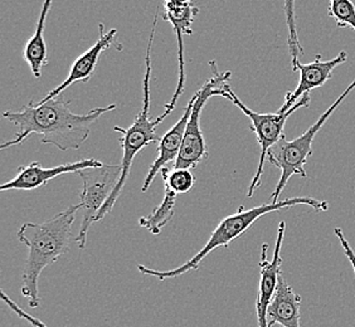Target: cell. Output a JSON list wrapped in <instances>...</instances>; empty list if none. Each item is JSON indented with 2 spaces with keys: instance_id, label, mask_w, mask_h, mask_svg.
Instances as JSON below:
<instances>
[{
  "instance_id": "7c38bea8",
  "label": "cell",
  "mask_w": 355,
  "mask_h": 327,
  "mask_svg": "<svg viewBox=\"0 0 355 327\" xmlns=\"http://www.w3.org/2000/svg\"><path fill=\"white\" fill-rule=\"evenodd\" d=\"M98 32H100V37L96 41L95 44L91 46V48H89L86 52H83V55L73 62L71 71H69V77L62 82L60 86L49 91L42 101H48L51 98H55L57 96L62 95V92L64 89H69V86H72L76 82L87 83L95 73L96 66H97L100 55L103 51L115 47V46L123 49V46L116 43L117 29H110L107 33H105V26L100 24Z\"/></svg>"
},
{
  "instance_id": "44dd1931",
  "label": "cell",
  "mask_w": 355,
  "mask_h": 327,
  "mask_svg": "<svg viewBox=\"0 0 355 327\" xmlns=\"http://www.w3.org/2000/svg\"><path fill=\"white\" fill-rule=\"evenodd\" d=\"M1 300L4 301L6 303H7L8 306L12 308V311L13 312H15V314L18 315L21 319H23V320L27 321V322H29L32 326L35 327H48L43 321L38 320L37 317H35V316H32V315L28 314V312H26L23 308H21V307L18 306L15 302H14L13 300H10L9 297H8L7 293L4 292V291H1Z\"/></svg>"
},
{
  "instance_id": "30bf717a",
  "label": "cell",
  "mask_w": 355,
  "mask_h": 327,
  "mask_svg": "<svg viewBox=\"0 0 355 327\" xmlns=\"http://www.w3.org/2000/svg\"><path fill=\"white\" fill-rule=\"evenodd\" d=\"M347 60H348V53L345 51H342L339 55H335L333 60H329V61H322L321 55H318L311 63L302 64L299 62L296 66V71L300 72V80L297 83V87L294 91L287 92L284 105L277 112L285 114L304 96L309 95L313 89L324 86L333 77V71L338 66L345 63Z\"/></svg>"
},
{
  "instance_id": "4fadbf2b",
  "label": "cell",
  "mask_w": 355,
  "mask_h": 327,
  "mask_svg": "<svg viewBox=\"0 0 355 327\" xmlns=\"http://www.w3.org/2000/svg\"><path fill=\"white\" fill-rule=\"evenodd\" d=\"M196 98H197V95L191 97V101L188 103L187 107L184 109L183 116L180 117L178 120V123L165 134L164 136H162V139H160V141L157 143V157L149 168V173L145 177L141 191H146L150 188L151 183L154 182L157 173L162 171V169L165 168L168 164L171 163V161L175 163L178 155L180 152V149H182V143L184 140L185 130H187V125L189 121Z\"/></svg>"
},
{
  "instance_id": "6da1fadb",
  "label": "cell",
  "mask_w": 355,
  "mask_h": 327,
  "mask_svg": "<svg viewBox=\"0 0 355 327\" xmlns=\"http://www.w3.org/2000/svg\"><path fill=\"white\" fill-rule=\"evenodd\" d=\"M71 101L63 95L48 101H31L19 111H7L3 117L18 127L13 139L0 146L6 150L27 140L31 135H38L40 141L53 145L62 151L77 150L89 139L91 126L117 105L91 109L85 115L71 111Z\"/></svg>"
},
{
  "instance_id": "ac0fdd59",
  "label": "cell",
  "mask_w": 355,
  "mask_h": 327,
  "mask_svg": "<svg viewBox=\"0 0 355 327\" xmlns=\"http://www.w3.org/2000/svg\"><path fill=\"white\" fill-rule=\"evenodd\" d=\"M285 15H286L287 29H288V37H287V44L288 51L291 55V66L293 71H296V66L300 62L299 57L304 55V49L301 47L296 28V17H295V0H285Z\"/></svg>"
},
{
  "instance_id": "ffe728a7",
  "label": "cell",
  "mask_w": 355,
  "mask_h": 327,
  "mask_svg": "<svg viewBox=\"0 0 355 327\" xmlns=\"http://www.w3.org/2000/svg\"><path fill=\"white\" fill-rule=\"evenodd\" d=\"M328 14L339 28L355 32V4L352 0H329Z\"/></svg>"
},
{
  "instance_id": "277c9868",
  "label": "cell",
  "mask_w": 355,
  "mask_h": 327,
  "mask_svg": "<svg viewBox=\"0 0 355 327\" xmlns=\"http://www.w3.org/2000/svg\"><path fill=\"white\" fill-rule=\"evenodd\" d=\"M159 9L160 7L157 8V13L154 17V23H153V28H151L150 38H149V43L146 47V55H145V77H144V103L143 107L140 109V112L137 114L135 117L134 123L131 125L130 127L128 129H123L120 126H115L114 130L119 132L121 136L119 139V141L121 143L123 148V159H121V168H123V173H121V177L119 180L115 191H112V194L110 195L109 200L106 202V204L103 205V209L98 213L96 222L101 220L105 218L109 213H111L114 205L117 202L119 197L121 195V191L123 189V185L128 180L129 173H130L131 166L135 160L137 154L140 151L145 149L146 146H149L150 143H157L160 141L162 137L157 135V127L160 123L164 121L166 116L164 114L162 116L157 117L155 120H150L149 118V107H150V76H151V46L154 42V35L157 30V19H159Z\"/></svg>"
},
{
  "instance_id": "ba28073f",
  "label": "cell",
  "mask_w": 355,
  "mask_h": 327,
  "mask_svg": "<svg viewBox=\"0 0 355 327\" xmlns=\"http://www.w3.org/2000/svg\"><path fill=\"white\" fill-rule=\"evenodd\" d=\"M121 165L101 164L100 166L87 168L77 171L83 179V191L80 197V204L83 206V218L76 242L80 249H85L87 242L89 227L96 222L100 211L109 200L110 195L115 191L121 177Z\"/></svg>"
},
{
  "instance_id": "5bb4252c",
  "label": "cell",
  "mask_w": 355,
  "mask_h": 327,
  "mask_svg": "<svg viewBox=\"0 0 355 327\" xmlns=\"http://www.w3.org/2000/svg\"><path fill=\"white\" fill-rule=\"evenodd\" d=\"M198 13V8L194 7L193 4L180 8L165 6L164 19L171 21L174 30H175V35H177L178 60H179V80H178L177 89L171 97V103L165 106V111L163 114H165L166 116H169L171 111L175 109L179 96H182L183 91H184V43H183V35H193L191 23H193L196 15Z\"/></svg>"
},
{
  "instance_id": "e0dca14e",
  "label": "cell",
  "mask_w": 355,
  "mask_h": 327,
  "mask_svg": "<svg viewBox=\"0 0 355 327\" xmlns=\"http://www.w3.org/2000/svg\"><path fill=\"white\" fill-rule=\"evenodd\" d=\"M177 195L178 194H175L174 191L165 186L164 200L162 202V204L157 206L149 215L139 219V225L145 228L146 231H149L154 236L160 234L162 229L174 217Z\"/></svg>"
},
{
  "instance_id": "8fae6325",
  "label": "cell",
  "mask_w": 355,
  "mask_h": 327,
  "mask_svg": "<svg viewBox=\"0 0 355 327\" xmlns=\"http://www.w3.org/2000/svg\"><path fill=\"white\" fill-rule=\"evenodd\" d=\"M101 161L96 159H83L75 163L62 164L53 168H43L41 164L31 163L27 166H19L17 175L9 180L6 184L0 186V191H35L47 185L49 180L60 177L62 174L67 173H77V171L100 166Z\"/></svg>"
},
{
  "instance_id": "7a4b0ae2",
  "label": "cell",
  "mask_w": 355,
  "mask_h": 327,
  "mask_svg": "<svg viewBox=\"0 0 355 327\" xmlns=\"http://www.w3.org/2000/svg\"><path fill=\"white\" fill-rule=\"evenodd\" d=\"M81 204L71 205L42 223H24L18 231V239L28 248L27 260L21 273V293L28 306H40L38 281L42 272L69 253L72 225Z\"/></svg>"
},
{
  "instance_id": "7402d4cb",
  "label": "cell",
  "mask_w": 355,
  "mask_h": 327,
  "mask_svg": "<svg viewBox=\"0 0 355 327\" xmlns=\"http://www.w3.org/2000/svg\"><path fill=\"white\" fill-rule=\"evenodd\" d=\"M334 234L338 237V239L340 240V245H342L343 249H344V253H345V256L348 257L349 260H350V263H352V267H353V271H354L355 274V253L353 249H352V247L349 245L348 240L345 238V236H344V233H343L342 228H335Z\"/></svg>"
},
{
  "instance_id": "52a82bcc",
  "label": "cell",
  "mask_w": 355,
  "mask_h": 327,
  "mask_svg": "<svg viewBox=\"0 0 355 327\" xmlns=\"http://www.w3.org/2000/svg\"><path fill=\"white\" fill-rule=\"evenodd\" d=\"M222 89L225 91V98L230 100L231 103H234L245 115H246L250 121H251V130L256 134L257 141L260 143L261 155L260 161L256 174L253 177L251 184L248 186V193L247 197L251 198L254 191L259 189L261 184V177L263 174V166H265V160L267 159V152L272 148L275 143L284 136V127L286 123L288 117L294 114L295 111L302 109V107H309L310 101H311V95H305L297 103H295L291 109L286 111L285 114H260L253 109H248L245 103H242L239 98V96L233 92V89L230 87V83H225L222 86Z\"/></svg>"
},
{
  "instance_id": "9c48e42d",
  "label": "cell",
  "mask_w": 355,
  "mask_h": 327,
  "mask_svg": "<svg viewBox=\"0 0 355 327\" xmlns=\"http://www.w3.org/2000/svg\"><path fill=\"white\" fill-rule=\"evenodd\" d=\"M285 231H286V223L281 222L277 229V238H276V245H275V251H273V257L271 260L267 258L268 245L265 243L261 249L260 285H259V294L256 301V312H257V321L260 327H268L267 311L272 302L281 276V263H282L281 247L285 237Z\"/></svg>"
},
{
  "instance_id": "2e32d148",
  "label": "cell",
  "mask_w": 355,
  "mask_h": 327,
  "mask_svg": "<svg viewBox=\"0 0 355 327\" xmlns=\"http://www.w3.org/2000/svg\"><path fill=\"white\" fill-rule=\"evenodd\" d=\"M53 0H44L42 6L41 14L38 18L35 35L29 38V41L24 48L23 57L28 63L29 69L35 78H40L42 76V69L48 63L47 44L44 41V29H46V21L48 13L51 10Z\"/></svg>"
},
{
  "instance_id": "603a6c76",
  "label": "cell",
  "mask_w": 355,
  "mask_h": 327,
  "mask_svg": "<svg viewBox=\"0 0 355 327\" xmlns=\"http://www.w3.org/2000/svg\"><path fill=\"white\" fill-rule=\"evenodd\" d=\"M191 4V0H165V6H169V7H187Z\"/></svg>"
},
{
  "instance_id": "9a60e30c",
  "label": "cell",
  "mask_w": 355,
  "mask_h": 327,
  "mask_svg": "<svg viewBox=\"0 0 355 327\" xmlns=\"http://www.w3.org/2000/svg\"><path fill=\"white\" fill-rule=\"evenodd\" d=\"M301 297L282 277L279 279L272 302L267 311V325L279 324L284 327H301Z\"/></svg>"
},
{
  "instance_id": "d6986e66",
  "label": "cell",
  "mask_w": 355,
  "mask_h": 327,
  "mask_svg": "<svg viewBox=\"0 0 355 327\" xmlns=\"http://www.w3.org/2000/svg\"><path fill=\"white\" fill-rule=\"evenodd\" d=\"M162 177L164 185L174 191L175 194H184L193 189L196 184V177L193 175L191 169H162Z\"/></svg>"
},
{
  "instance_id": "3957f363",
  "label": "cell",
  "mask_w": 355,
  "mask_h": 327,
  "mask_svg": "<svg viewBox=\"0 0 355 327\" xmlns=\"http://www.w3.org/2000/svg\"><path fill=\"white\" fill-rule=\"evenodd\" d=\"M296 205H308L315 209V211H327L329 209V203L327 200H320V199H315L313 197L285 199V200H279L277 203H268V204L253 206L251 209H245V206H239L236 214L228 215L219 222L205 247L194 257H191L188 262H185L184 265L173 268L171 271H157V269H153V268L143 266V265H139L137 269L144 276H151V277H155L160 281L180 277L184 273L198 269L200 262L209 253H212L217 248H222V247L227 248L234 239L239 238L243 233L248 231L261 217L266 215L268 213L281 211V209H288V208H293Z\"/></svg>"
},
{
  "instance_id": "5b68a950",
  "label": "cell",
  "mask_w": 355,
  "mask_h": 327,
  "mask_svg": "<svg viewBox=\"0 0 355 327\" xmlns=\"http://www.w3.org/2000/svg\"><path fill=\"white\" fill-rule=\"evenodd\" d=\"M355 89V80L349 85L347 89L339 96L334 103L330 105L318 121L310 126L301 136L296 137L294 140L288 141L286 136L281 137L277 143L267 152V160L281 170V177L279 183L275 188V191L271 195V203H277L280 198L281 193L285 189L288 180L291 177L297 175L300 177H308V173L305 170V165L308 160L313 157V143L315 136L320 131L321 127L327 123L330 116L335 112V109L340 106V103L348 97L349 94Z\"/></svg>"
},
{
  "instance_id": "8992f818",
  "label": "cell",
  "mask_w": 355,
  "mask_h": 327,
  "mask_svg": "<svg viewBox=\"0 0 355 327\" xmlns=\"http://www.w3.org/2000/svg\"><path fill=\"white\" fill-rule=\"evenodd\" d=\"M212 77L205 82L196 94L197 98L193 105L191 117L185 130L184 140L182 143V149L174 163V169H193L197 168L199 164L205 159H208V150L205 143V136L200 130V115L205 109V105L213 96H222L225 97V91L222 86L230 83L231 72L220 73L217 67V62L211 61Z\"/></svg>"
}]
</instances>
